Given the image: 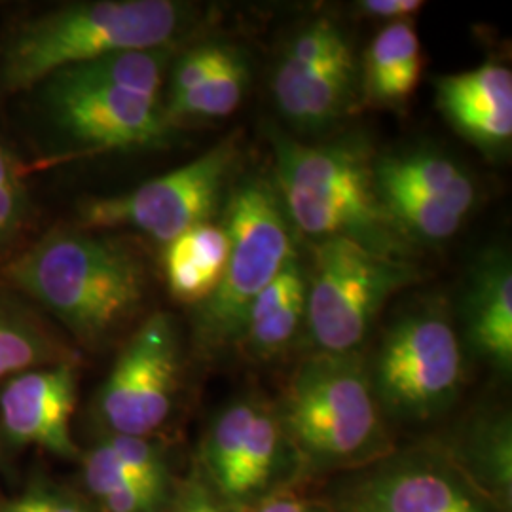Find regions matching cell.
<instances>
[{
  "label": "cell",
  "instance_id": "obj_1",
  "mask_svg": "<svg viewBox=\"0 0 512 512\" xmlns=\"http://www.w3.org/2000/svg\"><path fill=\"white\" fill-rule=\"evenodd\" d=\"M277 196L300 234L325 241L348 239L380 255L408 260L414 241L380 200L372 148L344 137L306 145L272 129Z\"/></svg>",
  "mask_w": 512,
  "mask_h": 512
},
{
  "label": "cell",
  "instance_id": "obj_2",
  "mask_svg": "<svg viewBox=\"0 0 512 512\" xmlns=\"http://www.w3.org/2000/svg\"><path fill=\"white\" fill-rule=\"evenodd\" d=\"M382 412L359 353L319 351L294 368L275 408L294 463L306 475L387 458L391 437Z\"/></svg>",
  "mask_w": 512,
  "mask_h": 512
},
{
  "label": "cell",
  "instance_id": "obj_3",
  "mask_svg": "<svg viewBox=\"0 0 512 512\" xmlns=\"http://www.w3.org/2000/svg\"><path fill=\"white\" fill-rule=\"evenodd\" d=\"M6 275L86 342L126 323L147 296L145 266L128 247L82 232L38 241L8 264Z\"/></svg>",
  "mask_w": 512,
  "mask_h": 512
},
{
  "label": "cell",
  "instance_id": "obj_4",
  "mask_svg": "<svg viewBox=\"0 0 512 512\" xmlns=\"http://www.w3.org/2000/svg\"><path fill=\"white\" fill-rule=\"evenodd\" d=\"M186 12L184 4L173 0H101L59 8L27 23L12 38L2 82L18 92L103 55L165 48Z\"/></svg>",
  "mask_w": 512,
  "mask_h": 512
},
{
  "label": "cell",
  "instance_id": "obj_5",
  "mask_svg": "<svg viewBox=\"0 0 512 512\" xmlns=\"http://www.w3.org/2000/svg\"><path fill=\"white\" fill-rule=\"evenodd\" d=\"M287 220L272 184L249 179L234 188L222 222L230 238L226 268L215 293L196 308L203 348L217 351L238 344L256 296L296 255Z\"/></svg>",
  "mask_w": 512,
  "mask_h": 512
},
{
  "label": "cell",
  "instance_id": "obj_6",
  "mask_svg": "<svg viewBox=\"0 0 512 512\" xmlns=\"http://www.w3.org/2000/svg\"><path fill=\"white\" fill-rule=\"evenodd\" d=\"M420 281L404 258L380 255L348 239L315 241L306 327L319 353H357L393 294Z\"/></svg>",
  "mask_w": 512,
  "mask_h": 512
},
{
  "label": "cell",
  "instance_id": "obj_7",
  "mask_svg": "<svg viewBox=\"0 0 512 512\" xmlns=\"http://www.w3.org/2000/svg\"><path fill=\"white\" fill-rule=\"evenodd\" d=\"M461 380V344L439 306L408 311L387 329L370 376L380 408L410 421L446 410L458 397Z\"/></svg>",
  "mask_w": 512,
  "mask_h": 512
},
{
  "label": "cell",
  "instance_id": "obj_8",
  "mask_svg": "<svg viewBox=\"0 0 512 512\" xmlns=\"http://www.w3.org/2000/svg\"><path fill=\"white\" fill-rule=\"evenodd\" d=\"M239 160V133H230L190 164L137 186L128 194L97 198L82 207L90 230L133 228L167 245L209 222Z\"/></svg>",
  "mask_w": 512,
  "mask_h": 512
},
{
  "label": "cell",
  "instance_id": "obj_9",
  "mask_svg": "<svg viewBox=\"0 0 512 512\" xmlns=\"http://www.w3.org/2000/svg\"><path fill=\"white\" fill-rule=\"evenodd\" d=\"M272 92L281 114L304 131L348 116L361 99V69L346 33L330 19L311 21L281 55Z\"/></svg>",
  "mask_w": 512,
  "mask_h": 512
},
{
  "label": "cell",
  "instance_id": "obj_10",
  "mask_svg": "<svg viewBox=\"0 0 512 512\" xmlns=\"http://www.w3.org/2000/svg\"><path fill=\"white\" fill-rule=\"evenodd\" d=\"M181 387V346L169 315L156 313L118 355L99 393L112 435L150 437L169 420Z\"/></svg>",
  "mask_w": 512,
  "mask_h": 512
},
{
  "label": "cell",
  "instance_id": "obj_11",
  "mask_svg": "<svg viewBox=\"0 0 512 512\" xmlns=\"http://www.w3.org/2000/svg\"><path fill=\"white\" fill-rule=\"evenodd\" d=\"M289 452L274 408L241 399L209 425L202 442V473L236 512L277 488L275 480Z\"/></svg>",
  "mask_w": 512,
  "mask_h": 512
},
{
  "label": "cell",
  "instance_id": "obj_12",
  "mask_svg": "<svg viewBox=\"0 0 512 512\" xmlns=\"http://www.w3.org/2000/svg\"><path fill=\"white\" fill-rule=\"evenodd\" d=\"M330 505L336 512H503L450 454L387 461L346 486Z\"/></svg>",
  "mask_w": 512,
  "mask_h": 512
},
{
  "label": "cell",
  "instance_id": "obj_13",
  "mask_svg": "<svg viewBox=\"0 0 512 512\" xmlns=\"http://www.w3.org/2000/svg\"><path fill=\"white\" fill-rule=\"evenodd\" d=\"M52 103L61 128L92 147H158L171 128L158 99L118 88L76 84L54 76Z\"/></svg>",
  "mask_w": 512,
  "mask_h": 512
},
{
  "label": "cell",
  "instance_id": "obj_14",
  "mask_svg": "<svg viewBox=\"0 0 512 512\" xmlns=\"http://www.w3.org/2000/svg\"><path fill=\"white\" fill-rule=\"evenodd\" d=\"M74 404L76 374L69 363L19 372L0 393L4 431L19 444L73 458L78 450L71 433Z\"/></svg>",
  "mask_w": 512,
  "mask_h": 512
},
{
  "label": "cell",
  "instance_id": "obj_15",
  "mask_svg": "<svg viewBox=\"0 0 512 512\" xmlns=\"http://www.w3.org/2000/svg\"><path fill=\"white\" fill-rule=\"evenodd\" d=\"M437 107L450 126L488 158L503 156L512 143V73L497 61L440 76Z\"/></svg>",
  "mask_w": 512,
  "mask_h": 512
},
{
  "label": "cell",
  "instance_id": "obj_16",
  "mask_svg": "<svg viewBox=\"0 0 512 512\" xmlns=\"http://www.w3.org/2000/svg\"><path fill=\"white\" fill-rule=\"evenodd\" d=\"M463 315L469 344L503 372L512 365V266L503 249L476 260L465 291Z\"/></svg>",
  "mask_w": 512,
  "mask_h": 512
},
{
  "label": "cell",
  "instance_id": "obj_17",
  "mask_svg": "<svg viewBox=\"0 0 512 512\" xmlns=\"http://www.w3.org/2000/svg\"><path fill=\"white\" fill-rule=\"evenodd\" d=\"M308 275L294 255L251 304L238 344L256 361H270L291 348L306 325Z\"/></svg>",
  "mask_w": 512,
  "mask_h": 512
},
{
  "label": "cell",
  "instance_id": "obj_18",
  "mask_svg": "<svg viewBox=\"0 0 512 512\" xmlns=\"http://www.w3.org/2000/svg\"><path fill=\"white\" fill-rule=\"evenodd\" d=\"M421 73L423 52L412 19L387 23L366 50L361 99L380 109L403 107L418 90Z\"/></svg>",
  "mask_w": 512,
  "mask_h": 512
},
{
  "label": "cell",
  "instance_id": "obj_19",
  "mask_svg": "<svg viewBox=\"0 0 512 512\" xmlns=\"http://www.w3.org/2000/svg\"><path fill=\"white\" fill-rule=\"evenodd\" d=\"M374 179L378 186L401 188L446 205L465 219L475 207V181L461 165L439 152L418 150L380 156L374 160Z\"/></svg>",
  "mask_w": 512,
  "mask_h": 512
},
{
  "label": "cell",
  "instance_id": "obj_20",
  "mask_svg": "<svg viewBox=\"0 0 512 512\" xmlns=\"http://www.w3.org/2000/svg\"><path fill=\"white\" fill-rule=\"evenodd\" d=\"M228 253L226 228L211 220L169 241L164 251V272L171 294L179 302L198 308L219 287Z\"/></svg>",
  "mask_w": 512,
  "mask_h": 512
},
{
  "label": "cell",
  "instance_id": "obj_21",
  "mask_svg": "<svg viewBox=\"0 0 512 512\" xmlns=\"http://www.w3.org/2000/svg\"><path fill=\"white\" fill-rule=\"evenodd\" d=\"M511 421L486 416L475 425L461 456H450L476 488L503 511L511 501Z\"/></svg>",
  "mask_w": 512,
  "mask_h": 512
},
{
  "label": "cell",
  "instance_id": "obj_22",
  "mask_svg": "<svg viewBox=\"0 0 512 512\" xmlns=\"http://www.w3.org/2000/svg\"><path fill=\"white\" fill-rule=\"evenodd\" d=\"M165 63H167L165 48L129 50V52L103 55L88 63L74 65L55 73L54 76L76 82V84L118 88V90L145 95L150 99H158L162 80H164Z\"/></svg>",
  "mask_w": 512,
  "mask_h": 512
},
{
  "label": "cell",
  "instance_id": "obj_23",
  "mask_svg": "<svg viewBox=\"0 0 512 512\" xmlns=\"http://www.w3.org/2000/svg\"><path fill=\"white\" fill-rule=\"evenodd\" d=\"M249 63L238 52L219 73L213 74L192 92L173 97L165 110L171 122L184 120H220L238 110L249 88Z\"/></svg>",
  "mask_w": 512,
  "mask_h": 512
},
{
  "label": "cell",
  "instance_id": "obj_24",
  "mask_svg": "<svg viewBox=\"0 0 512 512\" xmlns=\"http://www.w3.org/2000/svg\"><path fill=\"white\" fill-rule=\"evenodd\" d=\"M50 355L52 346L38 330L0 310V378L42 365Z\"/></svg>",
  "mask_w": 512,
  "mask_h": 512
},
{
  "label": "cell",
  "instance_id": "obj_25",
  "mask_svg": "<svg viewBox=\"0 0 512 512\" xmlns=\"http://www.w3.org/2000/svg\"><path fill=\"white\" fill-rule=\"evenodd\" d=\"M238 52L239 50H236L234 46L213 42V44L198 46V48L190 50L188 54H184L173 71L171 99L202 86L205 80H209L213 74L219 73L220 69Z\"/></svg>",
  "mask_w": 512,
  "mask_h": 512
},
{
  "label": "cell",
  "instance_id": "obj_26",
  "mask_svg": "<svg viewBox=\"0 0 512 512\" xmlns=\"http://www.w3.org/2000/svg\"><path fill=\"white\" fill-rule=\"evenodd\" d=\"M110 450L131 475L150 484L167 486V465L164 452L148 437H126L112 435L107 439Z\"/></svg>",
  "mask_w": 512,
  "mask_h": 512
},
{
  "label": "cell",
  "instance_id": "obj_27",
  "mask_svg": "<svg viewBox=\"0 0 512 512\" xmlns=\"http://www.w3.org/2000/svg\"><path fill=\"white\" fill-rule=\"evenodd\" d=\"M131 480H139V478L131 475L122 465V461L116 458L107 440L95 446L84 459V482L93 497L97 499H103L105 495L118 490L120 486L128 484Z\"/></svg>",
  "mask_w": 512,
  "mask_h": 512
},
{
  "label": "cell",
  "instance_id": "obj_28",
  "mask_svg": "<svg viewBox=\"0 0 512 512\" xmlns=\"http://www.w3.org/2000/svg\"><path fill=\"white\" fill-rule=\"evenodd\" d=\"M167 501V486L131 480L99 499L105 512H158Z\"/></svg>",
  "mask_w": 512,
  "mask_h": 512
},
{
  "label": "cell",
  "instance_id": "obj_29",
  "mask_svg": "<svg viewBox=\"0 0 512 512\" xmlns=\"http://www.w3.org/2000/svg\"><path fill=\"white\" fill-rule=\"evenodd\" d=\"M167 512H232L203 473L190 476L169 501Z\"/></svg>",
  "mask_w": 512,
  "mask_h": 512
},
{
  "label": "cell",
  "instance_id": "obj_30",
  "mask_svg": "<svg viewBox=\"0 0 512 512\" xmlns=\"http://www.w3.org/2000/svg\"><path fill=\"white\" fill-rule=\"evenodd\" d=\"M236 512H336L330 503L300 494L294 488H275Z\"/></svg>",
  "mask_w": 512,
  "mask_h": 512
},
{
  "label": "cell",
  "instance_id": "obj_31",
  "mask_svg": "<svg viewBox=\"0 0 512 512\" xmlns=\"http://www.w3.org/2000/svg\"><path fill=\"white\" fill-rule=\"evenodd\" d=\"M423 6L425 2L421 0H363L357 4V10L370 18L384 19L387 23H393V21H410V18H414L418 12H421Z\"/></svg>",
  "mask_w": 512,
  "mask_h": 512
},
{
  "label": "cell",
  "instance_id": "obj_32",
  "mask_svg": "<svg viewBox=\"0 0 512 512\" xmlns=\"http://www.w3.org/2000/svg\"><path fill=\"white\" fill-rule=\"evenodd\" d=\"M4 512H86V509L69 497L35 494L10 503Z\"/></svg>",
  "mask_w": 512,
  "mask_h": 512
},
{
  "label": "cell",
  "instance_id": "obj_33",
  "mask_svg": "<svg viewBox=\"0 0 512 512\" xmlns=\"http://www.w3.org/2000/svg\"><path fill=\"white\" fill-rule=\"evenodd\" d=\"M25 209L23 190L19 184L0 188V239L10 236L18 226Z\"/></svg>",
  "mask_w": 512,
  "mask_h": 512
},
{
  "label": "cell",
  "instance_id": "obj_34",
  "mask_svg": "<svg viewBox=\"0 0 512 512\" xmlns=\"http://www.w3.org/2000/svg\"><path fill=\"white\" fill-rule=\"evenodd\" d=\"M12 184H19L18 175L10 156L4 152V148L0 147V188L12 186Z\"/></svg>",
  "mask_w": 512,
  "mask_h": 512
}]
</instances>
